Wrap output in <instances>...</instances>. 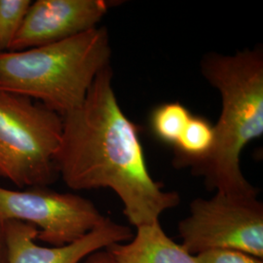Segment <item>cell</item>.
I'll list each match as a JSON object with an SVG mask.
<instances>
[{"label":"cell","mask_w":263,"mask_h":263,"mask_svg":"<svg viewBox=\"0 0 263 263\" xmlns=\"http://www.w3.org/2000/svg\"><path fill=\"white\" fill-rule=\"evenodd\" d=\"M112 78L111 66L105 67L80 106L63 116L57 171L73 190L111 189L130 224L149 226L178 207L180 196L152 179L139 128L118 103Z\"/></svg>","instance_id":"6da1fadb"},{"label":"cell","mask_w":263,"mask_h":263,"mask_svg":"<svg viewBox=\"0 0 263 263\" xmlns=\"http://www.w3.org/2000/svg\"><path fill=\"white\" fill-rule=\"evenodd\" d=\"M201 71L221 98L215 143L206 159L191 170L208 189L233 195H258L241 170V153L263 135V52L245 49L233 55L209 53Z\"/></svg>","instance_id":"7a4b0ae2"},{"label":"cell","mask_w":263,"mask_h":263,"mask_svg":"<svg viewBox=\"0 0 263 263\" xmlns=\"http://www.w3.org/2000/svg\"><path fill=\"white\" fill-rule=\"evenodd\" d=\"M110 60L108 31L99 27L53 44L0 52V91L40 101L63 117L83 103Z\"/></svg>","instance_id":"3957f363"},{"label":"cell","mask_w":263,"mask_h":263,"mask_svg":"<svg viewBox=\"0 0 263 263\" xmlns=\"http://www.w3.org/2000/svg\"><path fill=\"white\" fill-rule=\"evenodd\" d=\"M63 117L32 100L0 91V179L16 186H47L59 174L55 158Z\"/></svg>","instance_id":"277c9868"},{"label":"cell","mask_w":263,"mask_h":263,"mask_svg":"<svg viewBox=\"0 0 263 263\" xmlns=\"http://www.w3.org/2000/svg\"><path fill=\"white\" fill-rule=\"evenodd\" d=\"M181 246L196 255L216 249H231L263 259V204L258 195L216 192L196 198L189 216L179 223Z\"/></svg>","instance_id":"5b68a950"},{"label":"cell","mask_w":263,"mask_h":263,"mask_svg":"<svg viewBox=\"0 0 263 263\" xmlns=\"http://www.w3.org/2000/svg\"><path fill=\"white\" fill-rule=\"evenodd\" d=\"M104 218L93 202L77 194L47 186L24 190L0 186V221L17 220L35 226L37 240L52 247L76 242Z\"/></svg>","instance_id":"8992f818"},{"label":"cell","mask_w":263,"mask_h":263,"mask_svg":"<svg viewBox=\"0 0 263 263\" xmlns=\"http://www.w3.org/2000/svg\"><path fill=\"white\" fill-rule=\"evenodd\" d=\"M107 0H36L31 2L8 51L53 44L98 27L113 5Z\"/></svg>","instance_id":"52a82bcc"},{"label":"cell","mask_w":263,"mask_h":263,"mask_svg":"<svg viewBox=\"0 0 263 263\" xmlns=\"http://www.w3.org/2000/svg\"><path fill=\"white\" fill-rule=\"evenodd\" d=\"M7 263H81L89 254L114 244L129 242L134 233L129 226L105 217L87 235L62 247L36 244L35 226L17 220L4 222Z\"/></svg>","instance_id":"ba28073f"},{"label":"cell","mask_w":263,"mask_h":263,"mask_svg":"<svg viewBox=\"0 0 263 263\" xmlns=\"http://www.w3.org/2000/svg\"><path fill=\"white\" fill-rule=\"evenodd\" d=\"M107 250L117 263H198L195 255L165 233L160 221L137 227L129 242Z\"/></svg>","instance_id":"9c48e42d"},{"label":"cell","mask_w":263,"mask_h":263,"mask_svg":"<svg viewBox=\"0 0 263 263\" xmlns=\"http://www.w3.org/2000/svg\"><path fill=\"white\" fill-rule=\"evenodd\" d=\"M215 143L214 125L206 118L192 115L178 142L173 146L176 168H195L207 158Z\"/></svg>","instance_id":"30bf717a"},{"label":"cell","mask_w":263,"mask_h":263,"mask_svg":"<svg viewBox=\"0 0 263 263\" xmlns=\"http://www.w3.org/2000/svg\"><path fill=\"white\" fill-rule=\"evenodd\" d=\"M192 114L180 103L157 105L151 114V132L160 141L174 146L184 131Z\"/></svg>","instance_id":"8fae6325"},{"label":"cell","mask_w":263,"mask_h":263,"mask_svg":"<svg viewBox=\"0 0 263 263\" xmlns=\"http://www.w3.org/2000/svg\"><path fill=\"white\" fill-rule=\"evenodd\" d=\"M31 2L30 0H0V52L8 51Z\"/></svg>","instance_id":"7c38bea8"},{"label":"cell","mask_w":263,"mask_h":263,"mask_svg":"<svg viewBox=\"0 0 263 263\" xmlns=\"http://www.w3.org/2000/svg\"><path fill=\"white\" fill-rule=\"evenodd\" d=\"M198 263H263L252 254L231 249H216L195 255Z\"/></svg>","instance_id":"4fadbf2b"},{"label":"cell","mask_w":263,"mask_h":263,"mask_svg":"<svg viewBox=\"0 0 263 263\" xmlns=\"http://www.w3.org/2000/svg\"><path fill=\"white\" fill-rule=\"evenodd\" d=\"M81 263H117L112 254L107 250H100L89 254Z\"/></svg>","instance_id":"5bb4252c"},{"label":"cell","mask_w":263,"mask_h":263,"mask_svg":"<svg viewBox=\"0 0 263 263\" xmlns=\"http://www.w3.org/2000/svg\"><path fill=\"white\" fill-rule=\"evenodd\" d=\"M0 263H7V248L5 240L4 222L0 221Z\"/></svg>","instance_id":"9a60e30c"}]
</instances>
